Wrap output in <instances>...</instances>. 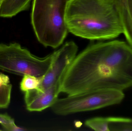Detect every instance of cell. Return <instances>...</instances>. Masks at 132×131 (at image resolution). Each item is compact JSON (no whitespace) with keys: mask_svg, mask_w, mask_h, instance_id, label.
Segmentation results:
<instances>
[{"mask_svg":"<svg viewBox=\"0 0 132 131\" xmlns=\"http://www.w3.org/2000/svg\"><path fill=\"white\" fill-rule=\"evenodd\" d=\"M132 87V47L122 41L93 44L77 55L60 81V91L68 95L110 88Z\"/></svg>","mask_w":132,"mask_h":131,"instance_id":"cell-1","label":"cell"},{"mask_svg":"<svg viewBox=\"0 0 132 131\" xmlns=\"http://www.w3.org/2000/svg\"><path fill=\"white\" fill-rule=\"evenodd\" d=\"M66 21L69 32L88 40H111L123 34L114 0H69Z\"/></svg>","mask_w":132,"mask_h":131,"instance_id":"cell-2","label":"cell"},{"mask_svg":"<svg viewBox=\"0 0 132 131\" xmlns=\"http://www.w3.org/2000/svg\"><path fill=\"white\" fill-rule=\"evenodd\" d=\"M69 0H33L31 24L38 41L45 47L57 48L69 32L66 21Z\"/></svg>","mask_w":132,"mask_h":131,"instance_id":"cell-3","label":"cell"},{"mask_svg":"<svg viewBox=\"0 0 132 131\" xmlns=\"http://www.w3.org/2000/svg\"><path fill=\"white\" fill-rule=\"evenodd\" d=\"M55 52L44 57L32 54L18 43L0 44V69L20 76H44L49 69Z\"/></svg>","mask_w":132,"mask_h":131,"instance_id":"cell-4","label":"cell"},{"mask_svg":"<svg viewBox=\"0 0 132 131\" xmlns=\"http://www.w3.org/2000/svg\"><path fill=\"white\" fill-rule=\"evenodd\" d=\"M123 91L102 88L58 98L51 107L53 113L60 116L90 111L121 103L125 98Z\"/></svg>","mask_w":132,"mask_h":131,"instance_id":"cell-5","label":"cell"},{"mask_svg":"<svg viewBox=\"0 0 132 131\" xmlns=\"http://www.w3.org/2000/svg\"><path fill=\"white\" fill-rule=\"evenodd\" d=\"M78 47L73 41L66 42L55 51V56L51 66L43 76L39 88L44 90L55 85L60 84L63 75L77 55Z\"/></svg>","mask_w":132,"mask_h":131,"instance_id":"cell-6","label":"cell"},{"mask_svg":"<svg viewBox=\"0 0 132 131\" xmlns=\"http://www.w3.org/2000/svg\"><path fill=\"white\" fill-rule=\"evenodd\" d=\"M60 84L55 85L42 90L32 89L25 92L24 100L27 110L30 112H42L51 107L58 99Z\"/></svg>","mask_w":132,"mask_h":131,"instance_id":"cell-7","label":"cell"},{"mask_svg":"<svg viewBox=\"0 0 132 131\" xmlns=\"http://www.w3.org/2000/svg\"><path fill=\"white\" fill-rule=\"evenodd\" d=\"M123 28V34L132 47V0H114Z\"/></svg>","mask_w":132,"mask_h":131,"instance_id":"cell-8","label":"cell"},{"mask_svg":"<svg viewBox=\"0 0 132 131\" xmlns=\"http://www.w3.org/2000/svg\"><path fill=\"white\" fill-rule=\"evenodd\" d=\"M31 0H3L0 10V17L11 18L28 9Z\"/></svg>","mask_w":132,"mask_h":131,"instance_id":"cell-9","label":"cell"},{"mask_svg":"<svg viewBox=\"0 0 132 131\" xmlns=\"http://www.w3.org/2000/svg\"><path fill=\"white\" fill-rule=\"evenodd\" d=\"M12 88L9 77L0 72V108L8 107L11 101Z\"/></svg>","mask_w":132,"mask_h":131,"instance_id":"cell-10","label":"cell"},{"mask_svg":"<svg viewBox=\"0 0 132 131\" xmlns=\"http://www.w3.org/2000/svg\"><path fill=\"white\" fill-rule=\"evenodd\" d=\"M109 131H132V119L108 117Z\"/></svg>","mask_w":132,"mask_h":131,"instance_id":"cell-11","label":"cell"},{"mask_svg":"<svg viewBox=\"0 0 132 131\" xmlns=\"http://www.w3.org/2000/svg\"><path fill=\"white\" fill-rule=\"evenodd\" d=\"M43 76L38 77L30 75H24L20 83V89L24 92L38 89L43 80Z\"/></svg>","mask_w":132,"mask_h":131,"instance_id":"cell-12","label":"cell"},{"mask_svg":"<svg viewBox=\"0 0 132 131\" xmlns=\"http://www.w3.org/2000/svg\"><path fill=\"white\" fill-rule=\"evenodd\" d=\"M85 125L94 130L109 131L108 117H96L88 119L85 122Z\"/></svg>","mask_w":132,"mask_h":131,"instance_id":"cell-13","label":"cell"},{"mask_svg":"<svg viewBox=\"0 0 132 131\" xmlns=\"http://www.w3.org/2000/svg\"><path fill=\"white\" fill-rule=\"evenodd\" d=\"M0 124L5 130L18 131L24 130L18 127L15 124L14 119L6 114H0Z\"/></svg>","mask_w":132,"mask_h":131,"instance_id":"cell-14","label":"cell"},{"mask_svg":"<svg viewBox=\"0 0 132 131\" xmlns=\"http://www.w3.org/2000/svg\"><path fill=\"white\" fill-rule=\"evenodd\" d=\"M2 2L0 0V10H1V5Z\"/></svg>","mask_w":132,"mask_h":131,"instance_id":"cell-15","label":"cell"},{"mask_svg":"<svg viewBox=\"0 0 132 131\" xmlns=\"http://www.w3.org/2000/svg\"><path fill=\"white\" fill-rule=\"evenodd\" d=\"M1 1H2H2H3V0H1Z\"/></svg>","mask_w":132,"mask_h":131,"instance_id":"cell-16","label":"cell"},{"mask_svg":"<svg viewBox=\"0 0 132 131\" xmlns=\"http://www.w3.org/2000/svg\"><path fill=\"white\" fill-rule=\"evenodd\" d=\"M0 131H1V130H0Z\"/></svg>","mask_w":132,"mask_h":131,"instance_id":"cell-17","label":"cell"}]
</instances>
